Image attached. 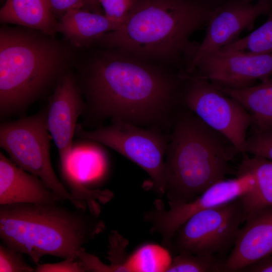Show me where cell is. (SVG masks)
I'll return each instance as SVG.
<instances>
[{"instance_id":"cell-16","label":"cell","mask_w":272,"mask_h":272,"mask_svg":"<svg viewBox=\"0 0 272 272\" xmlns=\"http://www.w3.org/2000/svg\"><path fill=\"white\" fill-rule=\"evenodd\" d=\"M120 27L104 14L80 9L70 10L60 17L56 31L73 46L82 48L96 43L105 34Z\"/></svg>"},{"instance_id":"cell-6","label":"cell","mask_w":272,"mask_h":272,"mask_svg":"<svg viewBox=\"0 0 272 272\" xmlns=\"http://www.w3.org/2000/svg\"><path fill=\"white\" fill-rule=\"evenodd\" d=\"M52 137L46 123V107L31 116L0 125V146L22 169L38 177L53 192L76 208L87 210L75 199L56 176L50 159Z\"/></svg>"},{"instance_id":"cell-27","label":"cell","mask_w":272,"mask_h":272,"mask_svg":"<svg viewBox=\"0 0 272 272\" xmlns=\"http://www.w3.org/2000/svg\"><path fill=\"white\" fill-rule=\"evenodd\" d=\"M85 270L78 258L64 259L62 261L53 263L36 264L35 272H85Z\"/></svg>"},{"instance_id":"cell-11","label":"cell","mask_w":272,"mask_h":272,"mask_svg":"<svg viewBox=\"0 0 272 272\" xmlns=\"http://www.w3.org/2000/svg\"><path fill=\"white\" fill-rule=\"evenodd\" d=\"M222 88L240 89L272 76V53L248 54L220 49L202 57L192 72Z\"/></svg>"},{"instance_id":"cell-24","label":"cell","mask_w":272,"mask_h":272,"mask_svg":"<svg viewBox=\"0 0 272 272\" xmlns=\"http://www.w3.org/2000/svg\"><path fill=\"white\" fill-rule=\"evenodd\" d=\"M109 249L107 259L109 272L127 271L125 262V248L128 241L123 238L116 231H112L109 236Z\"/></svg>"},{"instance_id":"cell-3","label":"cell","mask_w":272,"mask_h":272,"mask_svg":"<svg viewBox=\"0 0 272 272\" xmlns=\"http://www.w3.org/2000/svg\"><path fill=\"white\" fill-rule=\"evenodd\" d=\"M69 49L54 37L28 28L0 30V116L24 112L53 91L69 71Z\"/></svg>"},{"instance_id":"cell-31","label":"cell","mask_w":272,"mask_h":272,"mask_svg":"<svg viewBox=\"0 0 272 272\" xmlns=\"http://www.w3.org/2000/svg\"><path fill=\"white\" fill-rule=\"evenodd\" d=\"M244 2L245 3H251V2L253 0H243ZM269 1H270L271 3H272V0H268Z\"/></svg>"},{"instance_id":"cell-4","label":"cell","mask_w":272,"mask_h":272,"mask_svg":"<svg viewBox=\"0 0 272 272\" xmlns=\"http://www.w3.org/2000/svg\"><path fill=\"white\" fill-rule=\"evenodd\" d=\"M60 202L0 205V238L36 264L45 255L78 258L79 250L104 231V222L88 210Z\"/></svg>"},{"instance_id":"cell-21","label":"cell","mask_w":272,"mask_h":272,"mask_svg":"<svg viewBox=\"0 0 272 272\" xmlns=\"http://www.w3.org/2000/svg\"><path fill=\"white\" fill-rule=\"evenodd\" d=\"M267 14V20L263 24L249 35L238 39L221 49L252 54L272 53V11Z\"/></svg>"},{"instance_id":"cell-30","label":"cell","mask_w":272,"mask_h":272,"mask_svg":"<svg viewBox=\"0 0 272 272\" xmlns=\"http://www.w3.org/2000/svg\"><path fill=\"white\" fill-rule=\"evenodd\" d=\"M89 10L90 11L103 14V12L102 11L100 8L98 0H87Z\"/></svg>"},{"instance_id":"cell-14","label":"cell","mask_w":272,"mask_h":272,"mask_svg":"<svg viewBox=\"0 0 272 272\" xmlns=\"http://www.w3.org/2000/svg\"><path fill=\"white\" fill-rule=\"evenodd\" d=\"M245 223L225 260L224 272H240L244 267L272 255V207L259 211Z\"/></svg>"},{"instance_id":"cell-9","label":"cell","mask_w":272,"mask_h":272,"mask_svg":"<svg viewBox=\"0 0 272 272\" xmlns=\"http://www.w3.org/2000/svg\"><path fill=\"white\" fill-rule=\"evenodd\" d=\"M183 77L182 106L224 135L240 153H245L247 131L252 123L247 110L207 79L186 72Z\"/></svg>"},{"instance_id":"cell-17","label":"cell","mask_w":272,"mask_h":272,"mask_svg":"<svg viewBox=\"0 0 272 272\" xmlns=\"http://www.w3.org/2000/svg\"><path fill=\"white\" fill-rule=\"evenodd\" d=\"M242 154L236 174L249 172L254 179L252 190L239 198L245 222L259 211L272 207V161L255 156L249 157L246 153Z\"/></svg>"},{"instance_id":"cell-28","label":"cell","mask_w":272,"mask_h":272,"mask_svg":"<svg viewBox=\"0 0 272 272\" xmlns=\"http://www.w3.org/2000/svg\"><path fill=\"white\" fill-rule=\"evenodd\" d=\"M48 1L51 11L56 18V17L59 18L71 10L82 9L90 11L87 0H48Z\"/></svg>"},{"instance_id":"cell-25","label":"cell","mask_w":272,"mask_h":272,"mask_svg":"<svg viewBox=\"0 0 272 272\" xmlns=\"http://www.w3.org/2000/svg\"><path fill=\"white\" fill-rule=\"evenodd\" d=\"M23 253L4 245H0V272H32L33 268L25 260Z\"/></svg>"},{"instance_id":"cell-12","label":"cell","mask_w":272,"mask_h":272,"mask_svg":"<svg viewBox=\"0 0 272 272\" xmlns=\"http://www.w3.org/2000/svg\"><path fill=\"white\" fill-rule=\"evenodd\" d=\"M271 7L272 3L268 0H258L255 4L243 0H225L211 17L206 35L186 72L190 74L202 57L237 40L244 30H252L256 19L267 14Z\"/></svg>"},{"instance_id":"cell-13","label":"cell","mask_w":272,"mask_h":272,"mask_svg":"<svg viewBox=\"0 0 272 272\" xmlns=\"http://www.w3.org/2000/svg\"><path fill=\"white\" fill-rule=\"evenodd\" d=\"M85 108L75 75L68 71L49 96L46 123L59 154L60 164L70 156L78 119Z\"/></svg>"},{"instance_id":"cell-2","label":"cell","mask_w":272,"mask_h":272,"mask_svg":"<svg viewBox=\"0 0 272 272\" xmlns=\"http://www.w3.org/2000/svg\"><path fill=\"white\" fill-rule=\"evenodd\" d=\"M224 1L136 0L125 23L96 43L185 71L200 44L191 36L207 26Z\"/></svg>"},{"instance_id":"cell-1","label":"cell","mask_w":272,"mask_h":272,"mask_svg":"<svg viewBox=\"0 0 272 272\" xmlns=\"http://www.w3.org/2000/svg\"><path fill=\"white\" fill-rule=\"evenodd\" d=\"M105 47L75 76L84 125L95 128L110 119L169 132L182 107L183 72Z\"/></svg>"},{"instance_id":"cell-5","label":"cell","mask_w":272,"mask_h":272,"mask_svg":"<svg viewBox=\"0 0 272 272\" xmlns=\"http://www.w3.org/2000/svg\"><path fill=\"white\" fill-rule=\"evenodd\" d=\"M237 149L182 106L169 132L164 159L168 202L190 201L230 173Z\"/></svg>"},{"instance_id":"cell-29","label":"cell","mask_w":272,"mask_h":272,"mask_svg":"<svg viewBox=\"0 0 272 272\" xmlns=\"http://www.w3.org/2000/svg\"><path fill=\"white\" fill-rule=\"evenodd\" d=\"M240 272H272V255L244 267Z\"/></svg>"},{"instance_id":"cell-8","label":"cell","mask_w":272,"mask_h":272,"mask_svg":"<svg viewBox=\"0 0 272 272\" xmlns=\"http://www.w3.org/2000/svg\"><path fill=\"white\" fill-rule=\"evenodd\" d=\"M244 222L239 198L198 212L174 233L169 250L175 254L215 255L226 258Z\"/></svg>"},{"instance_id":"cell-18","label":"cell","mask_w":272,"mask_h":272,"mask_svg":"<svg viewBox=\"0 0 272 272\" xmlns=\"http://www.w3.org/2000/svg\"><path fill=\"white\" fill-rule=\"evenodd\" d=\"M3 23L17 24L54 37L57 20L48 0H6L0 10Z\"/></svg>"},{"instance_id":"cell-22","label":"cell","mask_w":272,"mask_h":272,"mask_svg":"<svg viewBox=\"0 0 272 272\" xmlns=\"http://www.w3.org/2000/svg\"><path fill=\"white\" fill-rule=\"evenodd\" d=\"M225 259L215 255L178 254L166 272H224Z\"/></svg>"},{"instance_id":"cell-26","label":"cell","mask_w":272,"mask_h":272,"mask_svg":"<svg viewBox=\"0 0 272 272\" xmlns=\"http://www.w3.org/2000/svg\"><path fill=\"white\" fill-rule=\"evenodd\" d=\"M104 15L121 26L128 18L136 0H98Z\"/></svg>"},{"instance_id":"cell-19","label":"cell","mask_w":272,"mask_h":272,"mask_svg":"<svg viewBox=\"0 0 272 272\" xmlns=\"http://www.w3.org/2000/svg\"><path fill=\"white\" fill-rule=\"evenodd\" d=\"M221 88L249 113L253 128L272 129V76L258 84L245 88Z\"/></svg>"},{"instance_id":"cell-23","label":"cell","mask_w":272,"mask_h":272,"mask_svg":"<svg viewBox=\"0 0 272 272\" xmlns=\"http://www.w3.org/2000/svg\"><path fill=\"white\" fill-rule=\"evenodd\" d=\"M245 153L272 161V129L253 128L247 137Z\"/></svg>"},{"instance_id":"cell-20","label":"cell","mask_w":272,"mask_h":272,"mask_svg":"<svg viewBox=\"0 0 272 272\" xmlns=\"http://www.w3.org/2000/svg\"><path fill=\"white\" fill-rule=\"evenodd\" d=\"M163 245L144 244L127 257L125 266L128 272H166L173 258Z\"/></svg>"},{"instance_id":"cell-7","label":"cell","mask_w":272,"mask_h":272,"mask_svg":"<svg viewBox=\"0 0 272 272\" xmlns=\"http://www.w3.org/2000/svg\"><path fill=\"white\" fill-rule=\"evenodd\" d=\"M75 135L105 145L133 162L149 175L156 194H165L164 159L169 132L111 120V124L91 130L78 124Z\"/></svg>"},{"instance_id":"cell-15","label":"cell","mask_w":272,"mask_h":272,"mask_svg":"<svg viewBox=\"0 0 272 272\" xmlns=\"http://www.w3.org/2000/svg\"><path fill=\"white\" fill-rule=\"evenodd\" d=\"M63 201L38 177L20 168L0 153V205Z\"/></svg>"},{"instance_id":"cell-10","label":"cell","mask_w":272,"mask_h":272,"mask_svg":"<svg viewBox=\"0 0 272 272\" xmlns=\"http://www.w3.org/2000/svg\"><path fill=\"white\" fill-rule=\"evenodd\" d=\"M254 179L249 172L236 174V178L224 179L214 184L194 199L186 202H168V210L161 206L145 212L144 220L151 226V232L158 234L163 245L169 250L172 238L179 226L200 211L239 198L252 190Z\"/></svg>"}]
</instances>
